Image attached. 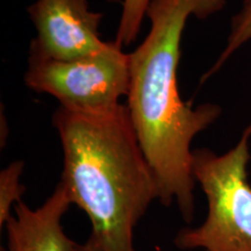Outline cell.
<instances>
[{"instance_id":"cell-7","label":"cell","mask_w":251,"mask_h":251,"mask_svg":"<svg viewBox=\"0 0 251 251\" xmlns=\"http://www.w3.org/2000/svg\"><path fill=\"white\" fill-rule=\"evenodd\" d=\"M251 41V0H242L241 8L234 14L230 21V28L226 41V46L214 64L205 72L201 77V83H205L212 76L221 70L228 59L233 56L237 50Z\"/></svg>"},{"instance_id":"cell-1","label":"cell","mask_w":251,"mask_h":251,"mask_svg":"<svg viewBox=\"0 0 251 251\" xmlns=\"http://www.w3.org/2000/svg\"><path fill=\"white\" fill-rule=\"evenodd\" d=\"M226 0H150L146 39L129 52L127 108L141 149L155 176L158 201L176 205L186 224L194 219L192 172L194 137L221 115L215 103L193 107L178 89L181 39L191 17L206 19L225 7Z\"/></svg>"},{"instance_id":"cell-8","label":"cell","mask_w":251,"mask_h":251,"mask_svg":"<svg viewBox=\"0 0 251 251\" xmlns=\"http://www.w3.org/2000/svg\"><path fill=\"white\" fill-rule=\"evenodd\" d=\"M25 163L14 161L0 172V228H4L13 215L15 206L23 201L26 191L20 178L24 174Z\"/></svg>"},{"instance_id":"cell-3","label":"cell","mask_w":251,"mask_h":251,"mask_svg":"<svg viewBox=\"0 0 251 251\" xmlns=\"http://www.w3.org/2000/svg\"><path fill=\"white\" fill-rule=\"evenodd\" d=\"M250 140L251 121L225 153L193 150V177L206 197L207 215L198 227L178 231L174 243L179 250L251 251Z\"/></svg>"},{"instance_id":"cell-4","label":"cell","mask_w":251,"mask_h":251,"mask_svg":"<svg viewBox=\"0 0 251 251\" xmlns=\"http://www.w3.org/2000/svg\"><path fill=\"white\" fill-rule=\"evenodd\" d=\"M25 84L78 113H106L121 105L129 90V54L117 41L102 51L71 61L28 58Z\"/></svg>"},{"instance_id":"cell-5","label":"cell","mask_w":251,"mask_h":251,"mask_svg":"<svg viewBox=\"0 0 251 251\" xmlns=\"http://www.w3.org/2000/svg\"><path fill=\"white\" fill-rule=\"evenodd\" d=\"M27 13L36 29L29 57L71 61L102 51L103 14L94 12L89 0H35Z\"/></svg>"},{"instance_id":"cell-2","label":"cell","mask_w":251,"mask_h":251,"mask_svg":"<svg viewBox=\"0 0 251 251\" xmlns=\"http://www.w3.org/2000/svg\"><path fill=\"white\" fill-rule=\"evenodd\" d=\"M52 125L63 150L59 184L91 222L78 251H136L135 229L159 191L127 106L94 114L58 107Z\"/></svg>"},{"instance_id":"cell-6","label":"cell","mask_w":251,"mask_h":251,"mask_svg":"<svg viewBox=\"0 0 251 251\" xmlns=\"http://www.w3.org/2000/svg\"><path fill=\"white\" fill-rule=\"evenodd\" d=\"M71 205L59 183L37 208L19 202L5 225L6 251H78L79 243L68 236L63 226V218Z\"/></svg>"},{"instance_id":"cell-10","label":"cell","mask_w":251,"mask_h":251,"mask_svg":"<svg viewBox=\"0 0 251 251\" xmlns=\"http://www.w3.org/2000/svg\"><path fill=\"white\" fill-rule=\"evenodd\" d=\"M108 2H121V0H106Z\"/></svg>"},{"instance_id":"cell-9","label":"cell","mask_w":251,"mask_h":251,"mask_svg":"<svg viewBox=\"0 0 251 251\" xmlns=\"http://www.w3.org/2000/svg\"><path fill=\"white\" fill-rule=\"evenodd\" d=\"M150 0H124L117 42L122 48L130 46L139 36Z\"/></svg>"}]
</instances>
